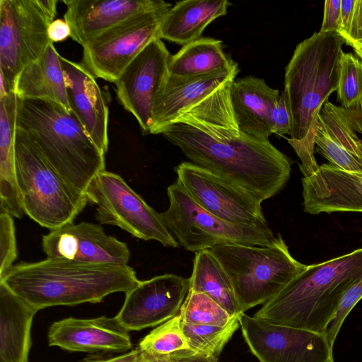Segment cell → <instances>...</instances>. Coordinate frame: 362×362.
<instances>
[{"mask_svg":"<svg viewBox=\"0 0 362 362\" xmlns=\"http://www.w3.org/2000/svg\"><path fill=\"white\" fill-rule=\"evenodd\" d=\"M232 79L182 112L161 134L193 164L246 191L261 203L279 193L291 160L269 140L243 132L230 98Z\"/></svg>","mask_w":362,"mask_h":362,"instance_id":"cell-1","label":"cell"},{"mask_svg":"<svg viewBox=\"0 0 362 362\" xmlns=\"http://www.w3.org/2000/svg\"><path fill=\"white\" fill-rule=\"evenodd\" d=\"M345 39L337 33H314L296 46L285 69V95L291 116L288 143L307 173L317 165L313 151L319 112L336 91Z\"/></svg>","mask_w":362,"mask_h":362,"instance_id":"cell-2","label":"cell"},{"mask_svg":"<svg viewBox=\"0 0 362 362\" xmlns=\"http://www.w3.org/2000/svg\"><path fill=\"white\" fill-rule=\"evenodd\" d=\"M140 280L128 264H97L48 258L14 264L0 282L37 309L97 303L110 294L126 293Z\"/></svg>","mask_w":362,"mask_h":362,"instance_id":"cell-3","label":"cell"},{"mask_svg":"<svg viewBox=\"0 0 362 362\" xmlns=\"http://www.w3.org/2000/svg\"><path fill=\"white\" fill-rule=\"evenodd\" d=\"M16 128L81 194L105 170V153L75 114L58 103L18 98Z\"/></svg>","mask_w":362,"mask_h":362,"instance_id":"cell-4","label":"cell"},{"mask_svg":"<svg viewBox=\"0 0 362 362\" xmlns=\"http://www.w3.org/2000/svg\"><path fill=\"white\" fill-rule=\"evenodd\" d=\"M362 277V248L311 265L253 315L326 334L346 291Z\"/></svg>","mask_w":362,"mask_h":362,"instance_id":"cell-5","label":"cell"},{"mask_svg":"<svg viewBox=\"0 0 362 362\" xmlns=\"http://www.w3.org/2000/svg\"><path fill=\"white\" fill-rule=\"evenodd\" d=\"M210 250L228 275L243 313L265 304L307 267L293 257L280 234L265 246L228 244Z\"/></svg>","mask_w":362,"mask_h":362,"instance_id":"cell-6","label":"cell"},{"mask_svg":"<svg viewBox=\"0 0 362 362\" xmlns=\"http://www.w3.org/2000/svg\"><path fill=\"white\" fill-rule=\"evenodd\" d=\"M15 165L24 213L50 230L74 222L88 202L16 128Z\"/></svg>","mask_w":362,"mask_h":362,"instance_id":"cell-7","label":"cell"},{"mask_svg":"<svg viewBox=\"0 0 362 362\" xmlns=\"http://www.w3.org/2000/svg\"><path fill=\"white\" fill-rule=\"evenodd\" d=\"M56 0H0V98L13 91L22 69L52 42L48 28Z\"/></svg>","mask_w":362,"mask_h":362,"instance_id":"cell-8","label":"cell"},{"mask_svg":"<svg viewBox=\"0 0 362 362\" xmlns=\"http://www.w3.org/2000/svg\"><path fill=\"white\" fill-rule=\"evenodd\" d=\"M168 209L160 213L179 245L197 252L215 246L239 244L265 246L276 239L269 226L224 221L197 204L175 181L167 189Z\"/></svg>","mask_w":362,"mask_h":362,"instance_id":"cell-9","label":"cell"},{"mask_svg":"<svg viewBox=\"0 0 362 362\" xmlns=\"http://www.w3.org/2000/svg\"><path fill=\"white\" fill-rule=\"evenodd\" d=\"M86 195L96 206L95 220L117 226L143 240H156L165 247L178 243L156 211L119 175L103 170L90 182Z\"/></svg>","mask_w":362,"mask_h":362,"instance_id":"cell-10","label":"cell"},{"mask_svg":"<svg viewBox=\"0 0 362 362\" xmlns=\"http://www.w3.org/2000/svg\"><path fill=\"white\" fill-rule=\"evenodd\" d=\"M167 6L134 16L83 45L81 64L95 78L115 83L127 66L153 39L158 38Z\"/></svg>","mask_w":362,"mask_h":362,"instance_id":"cell-11","label":"cell"},{"mask_svg":"<svg viewBox=\"0 0 362 362\" xmlns=\"http://www.w3.org/2000/svg\"><path fill=\"white\" fill-rule=\"evenodd\" d=\"M245 341L259 362H334L325 334L278 325L243 314Z\"/></svg>","mask_w":362,"mask_h":362,"instance_id":"cell-12","label":"cell"},{"mask_svg":"<svg viewBox=\"0 0 362 362\" xmlns=\"http://www.w3.org/2000/svg\"><path fill=\"white\" fill-rule=\"evenodd\" d=\"M176 182L204 210L228 222L269 226L261 202L246 191L191 162L175 168Z\"/></svg>","mask_w":362,"mask_h":362,"instance_id":"cell-13","label":"cell"},{"mask_svg":"<svg viewBox=\"0 0 362 362\" xmlns=\"http://www.w3.org/2000/svg\"><path fill=\"white\" fill-rule=\"evenodd\" d=\"M170 57L162 40L155 38L127 66L115 83L119 103L136 118L143 134H150L155 100L168 76Z\"/></svg>","mask_w":362,"mask_h":362,"instance_id":"cell-14","label":"cell"},{"mask_svg":"<svg viewBox=\"0 0 362 362\" xmlns=\"http://www.w3.org/2000/svg\"><path fill=\"white\" fill-rule=\"evenodd\" d=\"M189 287V279L173 274L140 281L125 293L116 317L129 332L160 325L178 314Z\"/></svg>","mask_w":362,"mask_h":362,"instance_id":"cell-15","label":"cell"},{"mask_svg":"<svg viewBox=\"0 0 362 362\" xmlns=\"http://www.w3.org/2000/svg\"><path fill=\"white\" fill-rule=\"evenodd\" d=\"M42 247L48 258L87 263L125 265L131 256L126 243L106 234L100 225L86 221L50 230L42 235Z\"/></svg>","mask_w":362,"mask_h":362,"instance_id":"cell-16","label":"cell"},{"mask_svg":"<svg viewBox=\"0 0 362 362\" xmlns=\"http://www.w3.org/2000/svg\"><path fill=\"white\" fill-rule=\"evenodd\" d=\"M362 106L345 109L325 102L318 115L315 145L330 164L362 173Z\"/></svg>","mask_w":362,"mask_h":362,"instance_id":"cell-17","label":"cell"},{"mask_svg":"<svg viewBox=\"0 0 362 362\" xmlns=\"http://www.w3.org/2000/svg\"><path fill=\"white\" fill-rule=\"evenodd\" d=\"M48 344L62 349L87 353H126L132 350L129 331L115 317H68L53 322Z\"/></svg>","mask_w":362,"mask_h":362,"instance_id":"cell-18","label":"cell"},{"mask_svg":"<svg viewBox=\"0 0 362 362\" xmlns=\"http://www.w3.org/2000/svg\"><path fill=\"white\" fill-rule=\"evenodd\" d=\"M302 184L306 213L362 212V173L325 163L304 176Z\"/></svg>","mask_w":362,"mask_h":362,"instance_id":"cell-19","label":"cell"},{"mask_svg":"<svg viewBox=\"0 0 362 362\" xmlns=\"http://www.w3.org/2000/svg\"><path fill=\"white\" fill-rule=\"evenodd\" d=\"M64 18L71 28V38L84 45L122 21L140 13L167 6L162 0H65Z\"/></svg>","mask_w":362,"mask_h":362,"instance_id":"cell-20","label":"cell"},{"mask_svg":"<svg viewBox=\"0 0 362 362\" xmlns=\"http://www.w3.org/2000/svg\"><path fill=\"white\" fill-rule=\"evenodd\" d=\"M71 110L99 149H108V106L93 74L81 63L60 56Z\"/></svg>","mask_w":362,"mask_h":362,"instance_id":"cell-21","label":"cell"},{"mask_svg":"<svg viewBox=\"0 0 362 362\" xmlns=\"http://www.w3.org/2000/svg\"><path fill=\"white\" fill-rule=\"evenodd\" d=\"M240 71L238 64L230 70L188 78L168 76L158 92L153 109L150 134H161L180 113L227 81L235 79Z\"/></svg>","mask_w":362,"mask_h":362,"instance_id":"cell-22","label":"cell"},{"mask_svg":"<svg viewBox=\"0 0 362 362\" xmlns=\"http://www.w3.org/2000/svg\"><path fill=\"white\" fill-rule=\"evenodd\" d=\"M280 97L277 89L263 78L247 76L233 80L230 86L232 109L239 128L261 141L273 134L272 112Z\"/></svg>","mask_w":362,"mask_h":362,"instance_id":"cell-23","label":"cell"},{"mask_svg":"<svg viewBox=\"0 0 362 362\" xmlns=\"http://www.w3.org/2000/svg\"><path fill=\"white\" fill-rule=\"evenodd\" d=\"M37 311L0 282V362H28L31 326Z\"/></svg>","mask_w":362,"mask_h":362,"instance_id":"cell-24","label":"cell"},{"mask_svg":"<svg viewBox=\"0 0 362 362\" xmlns=\"http://www.w3.org/2000/svg\"><path fill=\"white\" fill-rule=\"evenodd\" d=\"M227 0H185L176 2L166 13L158 37L185 45L202 37L204 29L225 16Z\"/></svg>","mask_w":362,"mask_h":362,"instance_id":"cell-25","label":"cell"},{"mask_svg":"<svg viewBox=\"0 0 362 362\" xmlns=\"http://www.w3.org/2000/svg\"><path fill=\"white\" fill-rule=\"evenodd\" d=\"M17 109L13 91L0 98V211L21 218L25 213L15 165Z\"/></svg>","mask_w":362,"mask_h":362,"instance_id":"cell-26","label":"cell"},{"mask_svg":"<svg viewBox=\"0 0 362 362\" xmlns=\"http://www.w3.org/2000/svg\"><path fill=\"white\" fill-rule=\"evenodd\" d=\"M13 92L18 98L49 100L71 110L60 55L53 42L38 59L22 69L16 79Z\"/></svg>","mask_w":362,"mask_h":362,"instance_id":"cell-27","label":"cell"},{"mask_svg":"<svg viewBox=\"0 0 362 362\" xmlns=\"http://www.w3.org/2000/svg\"><path fill=\"white\" fill-rule=\"evenodd\" d=\"M238 64L223 51L222 42L202 37L182 46L171 55L168 76L188 78L230 70Z\"/></svg>","mask_w":362,"mask_h":362,"instance_id":"cell-28","label":"cell"},{"mask_svg":"<svg viewBox=\"0 0 362 362\" xmlns=\"http://www.w3.org/2000/svg\"><path fill=\"white\" fill-rule=\"evenodd\" d=\"M189 283V290L208 296L231 316L244 314L228 275L210 249L195 252Z\"/></svg>","mask_w":362,"mask_h":362,"instance_id":"cell-29","label":"cell"},{"mask_svg":"<svg viewBox=\"0 0 362 362\" xmlns=\"http://www.w3.org/2000/svg\"><path fill=\"white\" fill-rule=\"evenodd\" d=\"M240 317L225 326L195 325L181 322L189 349L198 354L217 357L240 327Z\"/></svg>","mask_w":362,"mask_h":362,"instance_id":"cell-30","label":"cell"},{"mask_svg":"<svg viewBox=\"0 0 362 362\" xmlns=\"http://www.w3.org/2000/svg\"><path fill=\"white\" fill-rule=\"evenodd\" d=\"M178 315L182 322L217 326H225L238 317L231 316L208 296L189 289Z\"/></svg>","mask_w":362,"mask_h":362,"instance_id":"cell-31","label":"cell"},{"mask_svg":"<svg viewBox=\"0 0 362 362\" xmlns=\"http://www.w3.org/2000/svg\"><path fill=\"white\" fill-rule=\"evenodd\" d=\"M139 351L155 355H170L190 349L177 314L151 330L139 343Z\"/></svg>","mask_w":362,"mask_h":362,"instance_id":"cell-32","label":"cell"},{"mask_svg":"<svg viewBox=\"0 0 362 362\" xmlns=\"http://www.w3.org/2000/svg\"><path fill=\"white\" fill-rule=\"evenodd\" d=\"M336 91L342 107L362 106V60L352 53L341 52Z\"/></svg>","mask_w":362,"mask_h":362,"instance_id":"cell-33","label":"cell"},{"mask_svg":"<svg viewBox=\"0 0 362 362\" xmlns=\"http://www.w3.org/2000/svg\"><path fill=\"white\" fill-rule=\"evenodd\" d=\"M18 248L13 216L0 211V279L4 278L17 259Z\"/></svg>","mask_w":362,"mask_h":362,"instance_id":"cell-34","label":"cell"},{"mask_svg":"<svg viewBox=\"0 0 362 362\" xmlns=\"http://www.w3.org/2000/svg\"><path fill=\"white\" fill-rule=\"evenodd\" d=\"M362 299V277L354 283L343 295L334 317L329 325L326 336L332 347L344 321L357 303Z\"/></svg>","mask_w":362,"mask_h":362,"instance_id":"cell-35","label":"cell"},{"mask_svg":"<svg viewBox=\"0 0 362 362\" xmlns=\"http://www.w3.org/2000/svg\"><path fill=\"white\" fill-rule=\"evenodd\" d=\"M272 127L273 134L280 136L290 134L292 120L288 106L283 92L272 112Z\"/></svg>","mask_w":362,"mask_h":362,"instance_id":"cell-36","label":"cell"},{"mask_svg":"<svg viewBox=\"0 0 362 362\" xmlns=\"http://www.w3.org/2000/svg\"><path fill=\"white\" fill-rule=\"evenodd\" d=\"M341 0H327L320 33H338L340 25Z\"/></svg>","mask_w":362,"mask_h":362,"instance_id":"cell-37","label":"cell"},{"mask_svg":"<svg viewBox=\"0 0 362 362\" xmlns=\"http://www.w3.org/2000/svg\"><path fill=\"white\" fill-rule=\"evenodd\" d=\"M344 38L346 45L352 42L362 46V0H355L352 22Z\"/></svg>","mask_w":362,"mask_h":362,"instance_id":"cell-38","label":"cell"},{"mask_svg":"<svg viewBox=\"0 0 362 362\" xmlns=\"http://www.w3.org/2000/svg\"><path fill=\"white\" fill-rule=\"evenodd\" d=\"M355 0H341L340 25L338 34L345 37L349 30L354 11Z\"/></svg>","mask_w":362,"mask_h":362,"instance_id":"cell-39","label":"cell"},{"mask_svg":"<svg viewBox=\"0 0 362 362\" xmlns=\"http://www.w3.org/2000/svg\"><path fill=\"white\" fill-rule=\"evenodd\" d=\"M169 356L171 362H218L217 357L205 356L191 349L179 351Z\"/></svg>","mask_w":362,"mask_h":362,"instance_id":"cell-40","label":"cell"},{"mask_svg":"<svg viewBox=\"0 0 362 362\" xmlns=\"http://www.w3.org/2000/svg\"><path fill=\"white\" fill-rule=\"evenodd\" d=\"M48 36L52 42H62L71 36V28L65 20L53 21L48 28Z\"/></svg>","mask_w":362,"mask_h":362,"instance_id":"cell-41","label":"cell"},{"mask_svg":"<svg viewBox=\"0 0 362 362\" xmlns=\"http://www.w3.org/2000/svg\"><path fill=\"white\" fill-rule=\"evenodd\" d=\"M82 362H139V350L138 348L120 355L112 357L102 356H90Z\"/></svg>","mask_w":362,"mask_h":362,"instance_id":"cell-42","label":"cell"},{"mask_svg":"<svg viewBox=\"0 0 362 362\" xmlns=\"http://www.w3.org/2000/svg\"><path fill=\"white\" fill-rule=\"evenodd\" d=\"M139 359L141 362H171L169 355H155L141 351Z\"/></svg>","mask_w":362,"mask_h":362,"instance_id":"cell-43","label":"cell"},{"mask_svg":"<svg viewBox=\"0 0 362 362\" xmlns=\"http://www.w3.org/2000/svg\"><path fill=\"white\" fill-rule=\"evenodd\" d=\"M347 45L351 46L358 56L362 60V46L356 43H349Z\"/></svg>","mask_w":362,"mask_h":362,"instance_id":"cell-44","label":"cell"},{"mask_svg":"<svg viewBox=\"0 0 362 362\" xmlns=\"http://www.w3.org/2000/svg\"><path fill=\"white\" fill-rule=\"evenodd\" d=\"M139 362H141V361H140V359H139Z\"/></svg>","mask_w":362,"mask_h":362,"instance_id":"cell-45","label":"cell"}]
</instances>
